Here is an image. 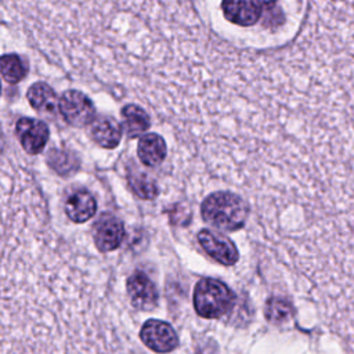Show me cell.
I'll list each match as a JSON object with an SVG mask.
<instances>
[{
  "label": "cell",
  "mask_w": 354,
  "mask_h": 354,
  "mask_svg": "<svg viewBox=\"0 0 354 354\" xmlns=\"http://www.w3.org/2000/svg\"><path fill=\"white\" fill-rule=\"evenodd\" d=\"M202 217L221 231H236L243 227L248 206L243 199L231 192L210 194L201 206Z\"/></svg>",
  "instance_id": "obj_1"
},
{
  "label": "cell",
  "mask_w": 354,
  "mask_h": 354,
  "mask_svg": "<svg viewBox=\"0 0 354 354\" xmlns=\"http://www.w3.org/2000/svg\"><path fill=\"white\" fill-rule=\"evenodd\" d=\"M234 303L230 288L214 278L201 279L194 289V307L199 317L214 319L224 315Z\"/></svg>",
  "instance_id": "obj_2"
},
{
  "label": "cell",
  "mask_w": 354,
  "mask_h": 354,
  "mask_svg": "<svg viewBox=\"0 0 354 354\" xmlns=\"http://www.w3.org/2000/svg\"><path fill=\"white\" fill-rule=\"evenodd\" d=\"M58 109L64 119L75 127H84L95 120L93 101L77 90L65 91L58 101Z\"/></svg>",
  "instance_id": "obj_3"
},
{
  "label": "cell",
  "mask_w": 354,
  "mask_h": 354,
  "mask_svg": "<svg viewBox=\"0 0 354 354\" xmlns=\"http://www.w3.org/2000/svg\"><path fill=\"white\" fill-rule=\"evenodd\" d=\"M140 337L148 348L159 354L170 353L178 344V337L173 326L159 319H148L141 328Z\"/></svg>",
  "instance_id": "obj_4"
},
{
  "label": "cell",
  "mask_w": 354,
  "mask_h": 354,
  "mask_svg": "<svg viewBox=\"0 0 354 354\" xmlns=\"http://www.w3.org/2000/svg\"><path fill=\"white\" fill-rule=\"evenodd\" d=\"M198 241L203 250L223 266H234L239 259L235 245L221 234L210 230H202L198 234Z\"/></svg>",
  "instance_id": "obj_5"
},
{
  "label": "cell",
  "mask_w": 354,
  "mask_h": 354,
  "mask_svg": "<svg viewBox=\"0 0 354 354\" xmlns=\"http://www.w3.org/2000/svg\"><path fill=\"white\" fill-rule=\"evenodd\" d=\"M17 137L22 148L30 153H39L46 147L48 140V127L37 119L21 118L15 126Z\"/></svg>",
  "instance_id": "obj_6"
},
{
  "label": "cell",
  "mask_w": 354,
  "mask_h": 354,
  "mask_svg": "<svg viewBox=\"0 0 354 354\" xmlns=\"http://www.w3.org/2000/svg\"><path fill=\"white\" fill-rule=\"evenodd\" d=\"M93 236L100 252H112L120 246L124 238V227L118 217L102 214L94 225Z\"/></svg>",
  "instance_id": "obj_7"
},
{
  "label": "cell",
  "mask_w": 354,
  "mask_h": 354,
  "mask_svg": "<svg viewBox=\"0 0 354 354\" xmlns=\"http://www.w3.org/2000/svg\"><path fill=\"white\" fill-rule=\"evenodd\" d=\"M127 293L131 304L137 310L149 311L158 303V290L155 283L142 271H136L127 279Z\"/></svg>",
  "instance_id": "obj_8"
},
{
  "label": "cell",
  "mask_w": 354,
  "mask_h": 354,
  "mask_svg": "<svg viewBox=\"0 0 354 354\" xmlns=\"http://www.w3.org/2000/svg\"><path fill=\"white\" fill-rule=\"evenodd\" d=\"M221 10L232 24L250 26L260 18L263 4L260 0H223Z\"/></svg>",
  "instance_id": "obj_9"
},
{
  "label": "cell",
  "mask_w": 354,
  "mask_h": 354,
  "mask_svg": "<svg viewBox=\"0 0 354 354\" xmlns=\"http://www.w3.org/2000/svg\"><path fill=\"white\" fill-rule=\"evenodd\" d=\"M97 212V202L94 196L83 188L75 189L65 202V213L75 223H84L90 220Z\"/></svg>",
  "instance_id": "obj_10"
},
{
  "label": "cell",
  "mask_w": 354,
  "mask_h": 354,
  "mask_svg": "<svg viewBox=\"0 0 354 354\" xmlns=\"http://www.w3.org/2000/svg\"><path fill=\"white\" fill-rule=\"evenodd\" d=\"M91 136L100 147L112 149L120 142L122 129L113 118L101 116L93 122Z\"/></svg>",
  "instance_id": "obj_11"
},
{
  "label": "cell",
  "mask_w": 354,
  "mask_h": 354,
  "mask_svg": "<svg viewBox=\"0 0 354 354\" xmlns=\"http://www.w3.org/2000/svg\"><path fill=\"white\" fill-rule=\"evenodd\" d=\"M137 153L144 165L158 166L166 158V142L159 134H145L138 141Z\"/></svg>",
  "instance_id": "obj_12"
},
{
  "label": "cell",
  "mask_w": 354,
  "mask_h": 354,
  "mask_svg": "<svg viewBox=\"0 0 354 354\" xmlns=\"http://www.w3.org/2000/svg\"><path fill=\"white\" fill-rule=\"evenodd\" d=\"M123 127L130 138H136L147 131L151 126L149 116L147 112L137 105H126L122 109Z\"/></svg>",
  "instance_id": "obj_13"
},
{
  "label": "cell",
  "mask_w": 354,
  "mask_h": 354,
  "mask_svg": "<svg viewBox=\"0 0 354 354\" xmlns=\"http://www.w3.org/2000/svg\"><path fill=\"white\" fill-rule=\"evenodd\" d=\"M29 104L40 112H53L57 105L55 91L46 83H36L28 90Z\"/></svg>",
  "instance_id": "obj_14"
},
{
  "label": "cell",
  "mask_w": 354,
  "mask_h": 354,
  "mask_svg": "<svg viewBox=\"0 0 354 354\" xmlns=\"http://www.w3.org/2000/svg\"><path fill=\"white\" fill-rule=\"evenodd\" d=\"M0 65H1V76L10 84H15L21 82L28 72V66L25 61L17 54H4L1 57Z\"/></svg>",
  "instance_id": "obj_15"
},
{
  "label": "cell",
  "mask_w": 354,
  "mask_h": 354,
  "mask_svg": "<svg viewBox=\"0 0 354 354\" xmlns=\"http://www.w3.org/2000/svg\"><path fill=\"white\" fill-rule=\"evenodd\" d=\"M130 187L142 199H153L158 195L156 183L147 174H133L129 177Z\"/></svg>",
  "instance_id": "obj_16"
},
{
  "label": "cell",
  "mask_w": 354,
  "mask_h": 354,
  "mask_svg": "<svg viewBox=\"0 0 354 354\" xmlns=\"http://www.w3.org/2000/svg\"><path fill=\"white\" fill-rule=\"evenodd\" d=\"M50 165L53 166V169H55L58 173L65 174V173H72V170L76 169V162L75 159H69L66 152H61V151H51L50 153Z\"/></svg>",
  "instance_id": "obj_17"
},
{
  "label": "cell",
  "mask_w": 354,
  "mask_h": 354,
  "mask_svg": "<svg viewBox=\"0 0 354 354\" xmlns=\"http://www.w3.org/2000/svg\"><path fill=\"white\" fill-rule=\"evenodd\" d=\"M266 314L270 321H282L289 317L290 306L288 301H285L282 299H272L267 304Z\"/></svg>",
  "instance_id": "obj_18"
},
{
  "label": "cell",
  "mask_w": 354,
  "mask_h": 354,
  "mask_svg": "<svg viewBox=\"0 0 354 354\" xmlns=\"http://www.w3.org/2000/svg\"><path fill=\"white\" fill-rule=\"evenodd\" d=\"M260 1H261L263 6H266V7H268V8L272 7V6L277 3V0H260Z\"/></svg>",
  "instance_id": "obj_19"
}]
</instances>
